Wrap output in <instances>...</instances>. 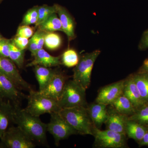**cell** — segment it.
<instances>
[{"label": "cell", "mask_w": 148, "mask_h": 148, "mask_svg": "<svg viewBox=\"0 0 148 148\" xmlns=\"http://www.w3.org/2000/svg\"><path fill=\"white\" fill-rule=\"evenodd\" d=\"M12 123L16 124L29 135L36 144L47 145V124L42 122L39 117L29 114L20 106L14 105Z\"/></svg>", "instance_id": "obj_1"}, {"label": "cell", "mask_w": 148, "mask_h": 148, "mask_svg": "<svg viewBox=\"0 0 148 148\" xmlns=\"http://www.w3.org/2000/svg\"><path fill=\"white\" fill-rule=\"evenodd\" d=\"M59 113L77 131L79 134L93 135L95 126L90 118L88 107L78 106L62 109Z\"/></svg>", "instance_id": "obj_2"}, {"label": "cell", "mask_w": 148, "mask_h": 148, "mask_svg": "<svg viewBox=\"0 0 148 148\" xmlns=\"http://www.w3.org/2000/svg\"><path fill=\"white\" fill-rule=\"evenodd\" d=\"M27 95V106L24 110L29 114L39 117L45 114L58 112L61 108L57 101L43 95L39 91L32 89Z\"/></svg>", "instance_id": "obj_3"}, {"label": "cell", "mask_w": 148, "mask_h": 148, "mask_svg": "<svg viewBox=\"0 0 148 148\" xmlns=\"http://www.w3.org/2000/svg\"><path fill=\"white\" fill-rule=\"evenodd\" d=\"M86 90L73 80L68 81L64 86L60 99L58 101L61 109L78 106L88 107Z\"/></svg>", "instance_id": "obj_4"}, {"label": "cell", "mask_w": 148, "mask_h": 148, "mask_svg": "<svg viewBox=\"0 0 148 148\" xmlns=\"http://www.w3.org/2000/svg\"><path fill=\"white\" fill-rule=\"evenodd\" d=\"M100 53L101 51L96 50L85 53L74 68L73 80L86 90L90 86L93 65Z\"/></svg>", "instance_id": "obj_5"}, {"label": "cell", "mask_w": 148, "mask_h": 148, "mask_svg": "<svg viewBox=\"0 0 148 148\" xmlns=\"http://www.w3.org/2000/svg\"><path fill=\"white\" fill-rule=\"evenodd\" d=\"M36 145L19 126L8 127L0 139V148H34Z\"/></svg>", "instance_id": "obj_6"}, {"label": "cell", "mask_w": 148, "mask_h": 148, "mask_svg": "<svg viewBox=\"0 0 148 148\" xmlns=\"http://www.w3.org/2000/svg\"><path fill=\"white\" fill-rule=\"evenodd\" d=\"M95 138L93 147L98 148H126L127 137L121 134L107 130H101L94 127L93 135Z\"/></svg>", "instance_id": "obj_7"}, {"label": "cell", "mask_w": 148, "mask_h": 148, "mask_svg": "<svg viewBox=\"0 0 148 148\" xmlns=\"http://www.w3.org/2000/svg\"><path fill=\"white\" fill-rule=\"evenodd\" d=\"M50 114V121L47 124V131L53 136L56 145H59L61 140L67 139L72 135L79 134L59 112Z\"/></svg>", "instance_id": "obj_8"}, {"label": "cell", "mask_w": 148, "mask_h": 148, "mask_svg": "<svg viewBox=\"0 0 148 148\" xmlns=\"http://www.w3.org/2000/svg\"><path fill=\"white\" fill-rule=\"evenodd\" d=\"M0 73L11 80L20 90L29 91L32 89L30 84L19 73L16 65L9 58L0 55Z\"/></svg>", "instance_id": "obj_9"}, {"label": "cell", "mask_w": 148, "mask_h": 148, "mask_svg": "<svg viewBox=\"0 0 148 148\" xmlns=\"http://www.w3.org/2000/svg\"><path fill=\"white\" fill-rule=\"evenodd\" d=\"M27 97L11 80L0 73V98L9 100L14 105L20 106L22 101Z\"/></svg>", "instance_id": "obj_10"}, {"label": "cell", "mask_w": 148, "mask_h": 148, "mask_svg": "<svg viewBox=\"0 0 148 148\" xmlns=\"http://www.w3.org/2000/svg\"><path fill=\"white\" fill-rule=\"evenodd\" d=\"M66 83V77L61 71L54 70L46 86L39 91L42 94L58 102L61 98Z\"/></svg>", "instance_id": "obj_11"}, {"label": "cell", "mask_w": 148, "mask_h": 148, "mask_svg": "<svg viewBox=\"0 0 148 148\" xmlns=\"http://www.w3.org/2000/svg\"><path fill=\"white\" fill-rule=\"evenodd\" d=\"M124 79L103 87L98 91L95 102L108 106L123 94Z\"/></svg>", "instance_id": "obj_12"}, {"label": "cell", "mask_w": 148, "mask_h": 148, "mask_svg": "<svg viewBox=\"0 0 148 148\" xmlns=\"http://www.w3.org/2000/svg\"><path fill=\"white\" fill-rule=\"evenodd\" d=\"M108 106V118L104 123L106 125V129L125 134V124L128 116L120 114L112 106Z\"/></svg>", "instance_id": "obj_13"}, {"label": "cell", "mask_w": 148, "mask_h": 148, "mask_svg": "<svg viewBox=\"0 0 148 148\" xmlns=\"http://www.w3.org/2000/svg\"><path fill=\"white\" fill-rule=\"evenodd\" d=\"M123 94L129 99L136 110L145 104L141 97L132 75L124 79Z\"/></svg>", "instance_id": "obj_14"}, {"label": "cell", "mask_w": 148, "mask_h": 148, "mask_svg": "<svg viewBox=\"0 0 148 148\" xmlns=\"http://www.w3.org/2000/svg\"><path fill=\"white\" fill-rule=\"evenodd\" d=\"M14 105L11 101L0 98V139L12 123Z\"/></svg>", "instance_id": "obj_15"}, {"label": "cell", "mask_w": 148, "mask_h": 148, "mask_svg": "<svg viewBox=\"0 0 148 148\" xmlns=\"http://www.w3.org/2000/svg\"><path fill=\"white\" fill-rule=\"evenodd\" d=\"M56 5L62 25V32L66 34L69 41L74 39L76 37L75 22L73 17L65 8L58 4Z\"/></svg>", "instance_id": "obj_16"}, {"label": "cell", "mask_w": 148, "mask_h": 148, "mask_svg": "<svg viewBox=\"0 0 148 148\" xmlns=\"http://www.w3.org/2000/svg\"><path fill=\"white\" fill-rule=\"evenodd\" d=\"M34 57V60L27 64L26 66L27 67L40 65L51 68L59 66L61 64V56L51 55L43 49L38 51Z\"/></svg>", "instance_id": "obj_17"}, {"label": "cell", "mask_w": 148, "mask_h": 148, "mask_svg": "<svg viewBox=\"0 0 148 148\" xmlns=\"http://www.w3.org/2000/svg\"><path fill=\"white\" fill-rule=\"evenodd\" d=\"M108 106L95 102L88 105V109L95 127L101 129L108 118Z\"/></svg>", "instance_id": "obj_18"}, {"label": "cell", "mask_w": 148, "mask_h": 148, "mask_svg": "<svg viewBox=\"0 0 148 148\" xmlns=\"http://www.w3.org/2000/svg\"><path fill=\"white\" fill-rule=\"evenodd\" d=\"M148 130L147 127L127 119L125 124V134L127 138L133 139L138 143Z\"/></svg>", "instance_id": "obj_19"}, {"label": "cell", "mask_w": 148, "mask_h": 148, "mask_svg": "<svg viewBox=\"0 0 148 148\" xmlns=\"http://www.w3.org/2000/svg\"><path fill=\"white\" fill-rule=\"evenodd\" d=\"M110 106L120 114L128 117L133 114L136 110L132 103L123 94L117 98Z\"/></svg>", "instance_id": "obj_20"}, {"label": "cell", "mask_w": 148, "mask_h": 148, "mask_svg": "<svg viewBox=\"0 0 148 148\" xmlns=\"http://www.w3.org/2000/svg\"><path fill=\"white\" fill-rule=\"evenodd\" d=\"M34 67V72L39 86V91H40L48 84L53 75L54 70L40 65H36Z\"/></svg>", "instance_id": "obj_21"}, {"label": "cell", "mask_w": 148, "mask_h": 148, "mask_svg": "<svg viewBox=\"0 0 148 148\" xmlns=\"http://www.w3.org/2000/svg\"><path fill=\"white\" fill-rule=\"evenodd\" d=\"M132 75L143 101L148 103V74L140 71Z\"/></svg>", "instance_id": "obj_22"}, {"label": "cell", "mask_w": 148, "mask_h": 148, "mask_svg": "<svg viewBox=\"0 0 148 148\" xmlns=\"http://www.w3.org/2000/svg\"><path fill=\"white\" fill-rule=\"evenodd\" d=\"M56 14L53 13L51 14L38 26V29L46 32H54L56 31L62 32L61 21Z\"/></svg>", "instance_id": "obj_23"}, {"label": "cell", "mask_w": 148, "mask_h": 148, "mask_svg": "<svg viewBox=\"0 0 148 148\" xmlns=\"http://www.w3.org/2000/svg\"><path fill=\"white\" fill-rule=\"evenodd\" d=\"M24 55L25 50H21L16 47L12 38L9 58L13 61L19 69H22L24 66Z\"/></svg>", "instance_id": "obj_24"}, {"label": "cell", "mask_w": 148, "mask_h": 148, "mask_svg": "<svg viewBox=\"0 0 148 148\" xmlns=\"http://www.w3.org/2000/svg\"><path fill=\"white\" fill-rule=\"evenodd\" d=\"M128 119L148 127V103H145L136 110L135 113Z\"/></svg>", "instance_id": "obj_25"}, {"label": "cell", "mask_w": 148, "mask_h": 148, "mask_svg": "<svg viewBox=\"0 0 148 148\" xmlns=\"http://www.w3.org/2000/svg\"><path fill=\"white\" fill-rule=\"evenodd\" d=\"M61 44L62 39L60 35L54 32H46L44 45L47 49L56 50L61 47Z\"/></svg>", "instance_id": "obj_26"}, {"label": "cell", "mask_w": 148, "mask_h": 148, "mask_svg": "<svg viewBox=\"0 0 148 148\" xmlns=\"http://www.w3.org/2000/svg\"><path fill=\"white\" fill-rule=\"evenodd\" d=\"M53 13H57L56 4L53 6H49L47 5L38 6V20L35 24V27L37 28L40 24Z\"/></svg>", "instance_id": "obj_27"}, {"label": "cell", "mask_w": 148, "mask_h": 148, "mask_svg": "<svg viewBox=\"0 0 148 148\" xmlns=\"http://www.w3.org/2000/svg\"><path fill=\"white\" fill-rule=\"evenodd\" d=\"M61 58L62 64L68 68L75 67L79 60L77 53L73 49H68L64 51Z\"/></svg>", "instance_id": "obj_28"}, {"label": "cell", "mask_w": 148, "mask_h": 148, "mask_svg": "<svg viewBox=\"0 0 148 148\" xmlns=\"http://www.w3.org/2000/svg\"><path fill=\"white\" fill-rule=\"evenodd\" d=\"M38 6H36L27 11L22 19L21 25L36 24L38 20Z\"/></svg>", "instance_id": "obj_29"}, {"label": "cell", "mask_w": 148, "mask_h": 148, "mask_svg": "<svg viewBox=\"0 0 148 148\" xmlns=\"http://www.w3.org/2000/svg\"><path fill=\"white\" fill-rule=\"evenodd\" d=\"M34 29L29 25H21L18 27L15 36L29 39L34 34Z\"/></svg>", "instance_id": "obj_30"}, {"label": "cell", "mask_w": 148, "mask_h": 148, "mask_svg": "<svg viewBox=\"0 0 148 148\" xmlns=\"http://www.w3.org/2000/svg\"><path fill=\"white\" fill-rule=\"evenodd\" d=\"M12 39H8L3 38L0 41V55L9 58Z\"/></svg>", "instance_id": "obj_31"}, {"label": "cell", "mask_w": 148, "mask_h": 148, "mask_svg": "<svg viewBox=\"0 0 148 148\" xmlns=\"http://www.w3.org/2000/svg\"><path fill=\"white\" fill-rule=\"evenodd\" d=\"M12 39L15 46L19 49L25 50L27 48L29 44V39L16 36Z\"/></svg>", "instance_id": "obj_32"}, {"label": "cell", "mask_w": 148, "mask_h": 148, "mask_svg": "<svg viewBox=\"0 0 148 148\" xmlns=\"http://www.w3.org/2000/svg\"><path fill=\"white\" fill-rule=\"evenodd\" d=\"M27 48L31 52L32 56L34 57L36 53L38 50V45H37V35L36 33L29 40Z\"/></svg>", "instance_id": "obj_33"}, {"label": "cell", "mask_w": 148, "mask_h": 148, "mask_svg": "<svg viewBox=\"0 0 148 148\" xmlns=\"http://www.w3.org/2000/svg\"><path fill=\"white\" fill-rule=\"evenodd\" d=\"M35 33L37 35V45L38 50V51L42 49L44 45L46 32L38 29Z\"/></svg>", "instance_id": "obj_34"}, {"label": "cell", "mask_w": 148, "mask_h": 148, "mask_svg": "<svg viewBox=\"0 0 148 148\" xmlns=\"http://www.w3.org/2000/svg\"><path fill=\"white\" fill-rule=\"evenodd\" d=\"M148 48V30L144 32L139 44V49L144 50Z\"/></svg>", "instance_id": "obj_35"}, {"label": "cell", "mask_w": 148, "mask_h": 148, "mask_svg": "<svg viewBox=\"0 0 148 148\" xmlns=\"http://www.w3.org/2000/svg\"><path fill=\"white\" fill-rule=\"evenodd\" d=\"M139 145L140 146H148V130L145 133L144 137L139 143Z\"/></svg>", "instance_id": "obj_36"}, {"label": "cell", "mask_w": 148, "mask_h": 148, "mask_svg": "<svg viewBox=\"0 0 148 148\" xmlns=\"http://www.w3.org/2000/svg\"><path fill=\"white\" fill-rule=\"evenodd\" d=\"M140 71L145 72L148 74V58L144 61Z\"/></svg>", "instance_id": "obj_37"}, {"label": "cell", "mask_w": 148, "mask_h": 148, "mask_svg": "<svg viewBox=\"0 0 148 148\" xmlns=\"http://www.w3.org/2000/svg\"><path fill=\"white\" fill-rule=\"evenodd\" d=\"M3 38V37L2 36V35H1V34H0V41H1V40Z\"/></svg>", "instance_id": "obj_38"}, {"label": "cell", "mask_w": 148, "mask_h": 148, "mask_svg": "<svg viewBox=\"0 0 148 148\" xmlns=\"http://www.w3.org/2000/svg\"><path fill=\"white\" fill-rule=\"evenodd\" d=\"M3 1L4 0H0V1Z\"/></svg>", "instance_id": "obj_39"}, {"label": "cell", "mask_w": 148, "mask_h": 148, "mask_svg": "<svg viewBox=\"0 0 148 148\" xmlns=\"http://www.w3.org/2000/svg\"></svg>", "instance_id": "obj_40"}]
</instances>
